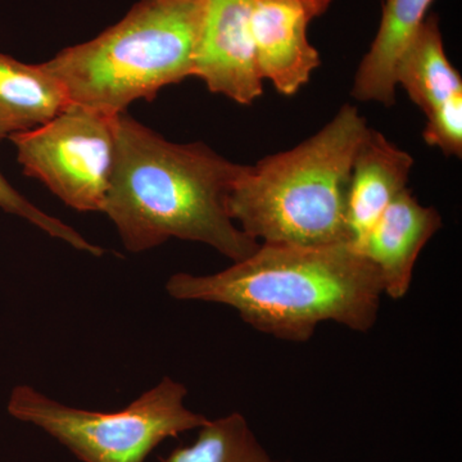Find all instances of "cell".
Returning <instances> with one entry per match:
<instances>
[{
    "label": "cell",
    "mask_w": 462,
    "mask_h": 462,
    "mask_svg": "<svg viewBox=\"0 0 462 462\" xmlns=\"http://www.w3.org/2000/svg\"><path fill=\"white\" fill-rule=\"evenodd\" d=\"M245 167L203 143L166 141L125 112L117 117L103 212L132 254L175 238L203 243L238 263L260 247L227 211L230 191Z\"/></svg>",
    "instance_id": "1"
},
{
    "label": "cell",
    "mask_w": 462,
    "mask_h": 462,
    "mask_svg": "<svg viewBox=\"0 0 462 462\" xmlns=\"http://www.w3.org/2000/svg\"><path fill=\"white\" fill-rule=\"evenodd\" d=\"M165 288L176 300L229 306L261 333L297 343L327 321L367 333L384 294L379 270L349 243L260 245L223 272L173 273Z\"/></svg>",
    "instance_id": "2"
},
{
    "label": "cell",
    "mask_w": 462,
    "mask_h": 462,
    "mask_svg": "<svg viewBox=\"0 0 462 462\" xmlns=\"http://www.w3.org/2000/svg\"><path fill=\"white\" fill-rule=\"evenodd\" d=\"M366 120L351 105L298 147L245 165L227 199L231 220L263 245L349 243L346 197Z\"/></svg>",
    "instance_id": "3"
},
{
    "label": "cell",
    "mask_w": 462,
    "mask_h": 462,
    "mask_svg": "<svg viewBox=\"0 0 462 462\" xmlns=\"http://www.w3.org/2000/svg\"><path fill=\"white\" fill-rule=\"evenodd\" d=\"M209 0H141L97 38L42 63L69 102L118 116L194 75Z\"/></svg>",
    "instance_id": "4"
},
{
    "label": "cell",
    "mask_w": 462,
    "mask_h": 462,
    "mask_svg": "<svg viewBox=\"0 0 462 462\" xmlns=\"http://www.w3.org/2000/svg\"><path fill=\"white\" fill-rule=\"evenodd\" d=\"M188 388L165 376L115 412L79 409L27 384L9 394L12 418L56 439L81 462H145L163 440L199 430L208 421L185 406Z\"/></svg>",
    "instance_id": "5"
},
{
    "label": "cell",
    "mask_w": 462,
    "mask_h": 462,
    "mask_svg": "<svg viewBox=\"0 0 462 462\" xmlns=\"http://www.w3.org/2000/svg\"><path fill=\"white\" fill-rule=\"evenodd\" d=\"M117 117L69 103L50 123L12 135L23 172L65 205L103 212L114 170Z\"/></svg>",
    "instance_id": "6"
},
{
    "label": "cell",
    "mask_w": 462,
    "mask_h": 462,
    "mask_svg": "<svg viewBox=\"0 0 462 462\" xmlns=\"http://www.w3.org/2000/svg\"><path fill=\"white\" fill-rule=\"evenodd\" d=\"M254 0H209L197 48L194 75L209 91L239 105L263 93L251 32Z\"/></svg>",
    "instance_id": "7"
},
{
    "label": "cell",
    "mask_w": 462,
    "mask_h": 462,
    "mask_svg": "<svg viewBox=\"0 0 462 462\" xmlns=\"http://www.w3.org/2000/svg\"><path fill=\"white\" fill-rule=\"evenodd\" d=\"M333 0H254L251 32L258 72L284 96H293L320 66L307 29Z\"/></svg>",
    "instance_id": "8"
},
{
    "label": "cell",
    "mask_w": 462,
    "mask_h": 462,
    "mask_svg": "<svg viewBox=\"0 0 462 462\" xmlns=\"http://www.w3.org/2000/svg\"><path fill=\"white\" fill-rule=\"evenodd\" d=\"M440 226L439 212L404 189L367 234L358 251L379 270L383 293L391 300L409 293L419 254Z\"/></svg>",
    "instance_id": "9"
},
{
    "label": "cell",
    "mask_w": 462,
    "mask_h": 462,
    "mask_svg": "<svg viewBox=\"0 0 462 462\" xmlns=\"http://www.w3.org/2000/svg\"><path fill=\"white\" fill-rule=\"evenodd\" d=\"M412 157L375 130H367L356 153L346 197V227L356 249L409 181Z\"/></svg>",
    "instance_id": "10"
},
{
    "label": "cell",
    "mask_w": 462,
    "mask_h": 462,
    "mask_svg": "<svg viewBox=\"0 0 462 462\" xmlns=\"http://www.w3.org/2000/svg\"><path fill=\"white\" fill-rule=\"evenodd\" d=\"M433 2L384 0L378 33L356 74L352 90L356 99L393 105L398 60L427 20Z\"/></svg>",
    "instance_id": "11"
},
{
    "label": "cell",
    "mask_w": 462,
    "mask_h": 462,
    "mask_svg": "<svg viewBox=\"0 0 462 462\" xmlns=\"http://www.w3.org/2000/svg\"><path fill=\"white\" fill-rule=\"evenodd\" d=\"M69 103L42 63L27 65L0 53V142L50 123Z\"/></svg>",
    "instance_id": "12"
},
{
    "label": "cell",
    "mask_w": 462,
    "mask_h": 462,
    "mask_svg": "<svg viewBox=\"0 0 462 462\" xmlns=\"http://www.w3.org/2000/svg\"><path fill=\"white\" fill-rule=\"evenodd\" d=\"M396 83L402 85L425 116L462 93L461 76L447 58L437 14H428L398 60Z\"/></svg>",
    "instance_id": "13"
},
{
    "label": "cell",
    "mask_w": 462,
    "mask_h": 462,
    "mask_svg": "<svg viewBox=\"0 0 462 462\" xmlns=\"http://www.w3.org/2000/svg\"><path fill=\"white\" fill-rule=\"evenodd\" d=\"M190 446L179 447L162 462H291L273 458L239 412L208 420Z\"/></svg>",
    "instance_id": "14"
},
{
    "label": "cell",
    "mask_w": 462,
    "mask_h": 462,
    "mask_svg": "<svg viewBox=\"0 0 462 462\" xmlns=\"http://www.w3.org/2000/svg\"><path fill=\"white\" fill-rule=\"evenodd\" d=\"M0 209L9 215L17 216L29 221L33 226L38 227L51 238L62 240L67 245L78 251L89 254L90 256L102 257L105 249L99 245H93L89 240L85 239L80 233H78L71 226L60 221V218L45 214L29 199H25L20 191L14 189L7 179L0 172Z\"/></svg>",
    "instance_id": "15"
},
{
    "label": "cell",
    "mask_w": 462,
    "mask_h": 462,
    "mask_svg": "<svg viewBox=\"0 0 462 462\" xmlns=\"http://www.w3.org/2000/svg\"><path fill=\"white\" fill-rule=\"evenodd\" d=\"M425 142L442 149L447 156L462 154V93L456 94L427 115Z\"/></svg>",
    "instance_id": "16"
}]
</instances>
